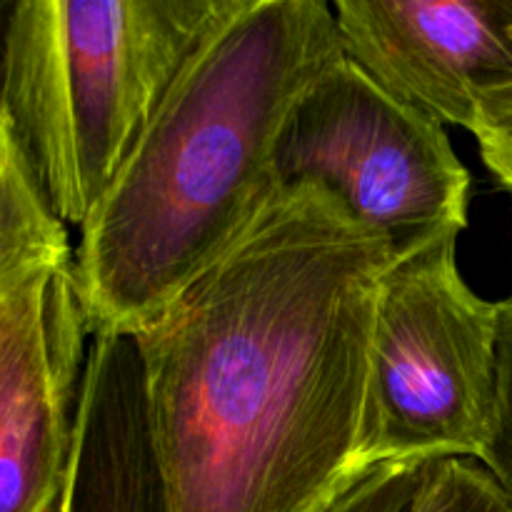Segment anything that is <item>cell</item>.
<instances>
[{"instance_id": "cell-1", "label": "cell", "mask_w": 512, "mask_h": 512, "mask_svg": "<svg viewBox=\"0 0 512 512\" xmlns=\"http://www.w3.org/2000/svg\"><path fill=\"white\" fill-rule=\"evenodd\" d=\"M393 258L333 193L283 188L133 335L173 512H328L368 475L370 333Z\"/></svg>"}, {"instance_id": "cell-2", "label": "cell", "mask_w": 512, "mask_h": 512, "mask_svg": "<svg viewBox=\"0 0 512 512\" xmlns=\"http://www.w3.org/2000/svg\"><path fill=\"white\" fill-rule=\"evenodd\" d=\"M340 58L325 0H230L80 228L90 335H138L253 228L290 113Z\"/></svg>"}, {"instance_id": "cell-3", "label": "cell", "mask_w": 512, "mask_h": 512, "mask_svg": "<svg viewBox=\"0 0 512 512\" xmlns=\"http://www.w3.org/2000/svg\"><path fill=\"white\" fill-rule=\"evenodd\" d=\"M230 0H15L0 103L63 225L88 220Z\"/></svg>"}, {"instance_id": "cell-4", "label": "cell", "mask_w": 512, "mask_h": 512, "mask_svg": "<svg viewBox=\"0 0 512 512\" xmlns=\"http://www.w3.org/2000/svg\"><path fill=\"white\" fill-rule=\"evenodd\" d=\"M460 233L395 253L373 313L363 470L483 460L498 413V303L458 270Z\"/></svg>"}, {"instance_id": "cell-5", "label": "cell", "mask_w": 512, "mask_h": 512, "mask_svg": "<svg viewBox=\"0 0 512 512\" xmlns=\"http://www.w3.org/2000/svg\"><path fill=\"white\" fill-rule=\"evenodd\" d=\"M283 188L320 185L395 253L468 225L470 173L448 133L348 58L310 85L278 145Z\"/></svg>"}, {"instance_id": "cell-6", "label": "cell", "mask_w": 512, "mask_h": 512, "mask_svg": "<svg viewBox=\"0 0 512 512\" xmlns=\"http://www.w3.org/2000/svg\"><path fill=\"white\" fill-rule=\"evenodd\" d=\"M343 55L400 103L473 130L480 95L512 80V0H338Z\"/></svg>"}, {"instance_id": "cell-7", "label": "cell", "mask_w": 512, "mask_h": 512, "mask_svg": "<svg viewBox=\"0 0 512 512\" xmlns=\"http://www.w3.org/2000/svg\"><path fill=\"white\" fill-rule=\"evenodd\" d=\"M88 335L73 265L25 290L0 350V512H58Z\"/></svg>"}, {"instance_id": "cell-8", "label": "cell", "mask_w": 512, "mask_h": 512, "mask_svg": "<svg viewBox=\"0 0 512 512\" xmlns=\"http://www.w3.org/2000/svg\"><path fill=\"white\" fill-rule=\"evenodd\" d=\"M58 512H173L133 335H93Z\"/></svg>"}, {"instance_id": "cell-9", "label": "cell", "mask_w": 512, "mask_h": 512, "mask_svg": "<svg viewBox=\"0 0 512 512\" xmlns=\"http://www.w3.org/2000/svg\"><path fill=\"white\" fill-rule=\"evenodd\" d=\"M68 230L50 210L0 103V308L73 265Z\"/></svg>"}, {"instance_id": "cell-10", "label": "cell", "mask_w": 512, "mask_h": 512, "mask_svg": "<svg viewBox=\"0 0 512 512\" xmlns=\"http://www.w3.org/2000/svg\"><path fill=\"white\" fill-rule=\"evenodd\" d=\"M410 512H512V500L483 463L445 458L423 468Z\"/></svg>"}, {"instance_id": "cell-11", "label": "cell", "mask_w": 512, "mask_h": 512, "mask_svg": "<svg viewBox=\"0 0 512 512\" xmlns=\"http://www.w3.org/2000/svg\"><path fill=\"white\" fill-rule=\"evenodd\" d=\"M480 463L512 500V295L498 303V413L493 440Z\"/></svg>"}, {"instance_id": "cell-12", "label": "cell", "mask_w": 512, "mask_h": 512, "mask_svg": "<svg viewBox=\"0 0 512 512\" xmlns=\"http://www.w3.org/2000/svg\"><path fill=\"white\" fill-rule=\"evenodd\" d=\"M425 465H380L373 468L328 512H410Z\"/></svg>"}, {"instance_id": "cell-13", "label": "cell", "mask_w": 512, "mask_h": 512, "mask_svg": "<svg viewBox=\"0 0 512 512\" xmlns=\"http://www.w3.org/2000/svg\"><path fill=\"white\" fill-rule=\"evenodd\" d=\"M470 133L493 178L512 193V80L480 95Z\"/></svg>"}, {"instance_id": "cell-14", "label": "cell", "mask_w": 512, "mask_h": 512, "mask_svg": "<svg viewBox=\"0 0 512 512\" xmlns=\"http://www.w3.org/2000/svg\"><path fill=\"white\" fill-rule=\"evenodd\" d=\"M20 298H23V293H20L15 300H10L8 305H3V308H0V350H3V343H5V338H8L10 328H13L15 318H18Z\"/></svg>"}, {"instance_id": "cell-15", "label": "cell", "mask_w": 512, "mask_h": 512, "mask_svg": "<svg viewBox=\"0 0 512 512\" xmlns=\"http://www.w3.org/2000/svg\"><path fill=\"white\" fill-rule=\"evenodd\" d=\"M10 8H13V0H0V60H3V38H5V25H8Z\"/></svg>"}]
</instances>
